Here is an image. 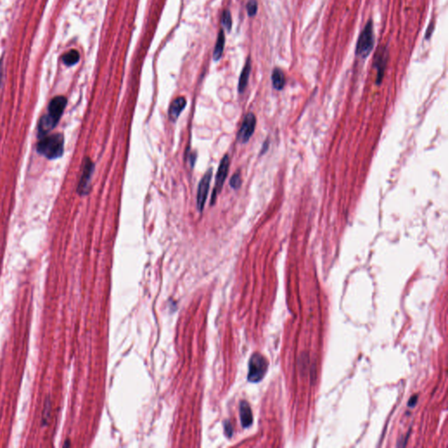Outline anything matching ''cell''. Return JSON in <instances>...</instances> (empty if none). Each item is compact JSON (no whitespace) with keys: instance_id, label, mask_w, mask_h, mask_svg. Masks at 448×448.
<instances>
[{"instance_id":"cell-1","label":"cell","mask_w":448,"mask_h":448,"mask_svg":"<svg viewBox=\"0 0 448 448\" xmlns=\"http://www.w3.org/2000/svg\"><path fill=\"white\" fill-rule=\"evenodd\" d=\"M67 98L64 96H56L51 100L48 105V113L41 116L38 124V137L41 138L55 128L62 117L67 106Z\"/></svg>"},{"instance_id":"cell-5","label":"cell","mask_w":448,"mask_h":448,"mask_svg":"<svg viewBox=\"0 0 448 448\" xmlns=\"http://www.w3.org/2000/svg\"><path fill=\"white\" fill-rule=\"evenodd\" d=\"M95 169V165L89 158H86L83 161L82 175L77 187V193L80 195H86L89 194L90 188V182L92 178L93 173Z\"/></svg>"},{"instance_id":"cell-6","label":"cell","mask_w":448,"mask_h":448,"mask_svg":"<svg viewBox=\"0 0 448 448\" xmlns=\"http://www.w3.org/2000/svg\"><path fill=\"white\" fill-rule=\"evenodd\" d=\"M229 168V158L228 155H225L223 158L222 161L220 162L219 168L217 170L216 176V184H215V188L213 190L212 197H211V205L216 202V197L219 194L222 188H223V184L226 181V177L228 175Z\"/></svg>"},{"instance_id":"cell-20","label":"cell","mask_w":448,"mask_h":448,"mask_svg":"<svg viewBox=\"0 0 448 448\" xmlns=\"http://www.w3.org/2000/svg\"><path fill=\"white\" fill-rule=\"evenodd\" d=\"M3 75H4L3 62H2V60H0V88H1V84H2V81H3Z\"/></svg>"},{"instance_id":"cell-2","label":"cell","mask_w":448,"mask_h":448,"mask_svg":"<svg viewBox=\"0 0 448 448\" xmlns=\"http://www.w3.org/2000/svg\"><path fill=\"white\" fill-rule=\"evenodd\" d=\"M38 154L48 160L62 157L64 153V137L62 133L44 136L41 138L36 147Z\"/></svg>"},{"instance_id":"cell-21","label":"cell","mask_w":448,"mask_h":448,"mask_svg":"<svg viewBox=\"0 0 448 448\" xmlns=\"http://www.w3.org/2000/svg\"><path fill=\"white\" fill-rule=\"evenodd\" d=\"M225 431H228V432H226V434H229V437L232 435V428H231V425L228 423V425H226L225 426Z\"/></svg>"},{"instance_id":"cell-12","label":"cell","mask_w":448,"mask_h":448,"mask_svg":"<svg viewBox=\"0 0 448 448\" xmlns=\"http://www.w3.org/2000/svg\"><path fill=\"white\" fill-rule=\"evenodd\" d=\"M250 70H251V63H250V59L248 58L245 65L243 67V71L240 75L239 83H238V90L240 93H243L244 89H246L249 77H250Z\"/></svg>"},{"instance_id":"cell-14","label":"cell","mask_w":448,"mask_h":448,"mask_svg":"<svg viewBox=\"0 0 448 448\" xmlns=\"http://www.w3.org/2000/svg\"><path fill=\"white\" fill-rule=\"evenodd\" d=\"M224 45H225V36H224V33H223V30H221L219 32L217 41H216L214 53H213V56H214L215 61H218L222 57L223 49H224Z\"/></svg>"},{"instance_id":"cell-3","label":"cell","mask_w":448,"mask_h":448,"mask_svg":"<svg viewBox=\"0 0 448 448\" xmlns=\"http://www.w3.org/2000/svg\"><path fill=\"white\" fill-rule=\"evenodd\" d=\"M375 44V35L372 20L367 22L365 28L361 33L356 48V55L360 58L366 59L372 51Z\"/></svg>"},{"instance_id":"cell-9","label":"cell","mask_w":448,"mask_h":448,"mask_svg":"<svg viewBox=\"0 0 448 448\" xmlns=\"http://www.w3.org/2000/svg\"><path fill=\"white\" fill-rule=\"evenodd\" d=\"M387 51L385 48H383L382 50H379L376 53L375 55V60H374V67L377 70V75H376V84H380L383 81V75H384V70L386 68Z\"/></svg>"},{"instance_id":"cell-15","label":"cell","mask_w":448,"mask_h":448,"mask_svg":"<svg viewBox=\"0 0 448 448\" xmlns=\"http://www.w3.org/2000/svg\"><path fill=\"white\" fill-rule=\"evenodd\" d=\"M80 60V55L78 51L76 50H71L69 53H67L63 56L62 61L64 62V64L67 66H73L76 64Z\"/></svg>"},{"instance_id":"cell-7","label":"cell","mask_w":448,"mask_h":448,"mask_svg":"<svg viewBox=\"0 0 448 448\" xmlns=\"http://www.w3.org/2000/svg\"><path fill=\"white\" fill-rule=\"evenodd\" d=\"M257 124V118L253 113H248L244 119H243L242 126L240 128L239 132L237 135L238 140L241 143H247L250 140V137L253 135Z\"/></svg>"},{"instance_id":"cell-10","label":"cell","mask_w":448,"mask_h":448,"mask_svg":"<svg viewBox=\"0 0 448 448\" xmlns=\"http://www.w3.org/2000/svg\"><path fill=\"white\" fill-rule=\"evenodd\" d=\"M240 418L243 428L250 427L253 422L252 411L246 401H242L240 403Z\"/></svg>"},{"instance_id":"cell-19","label":"cell","mask_w":448,"mask_h":448,"mask_svg":"<svg viewBox=\"0 0 448 448\" xmlns=\"http://www.w3.org/2000/svg\"><path fill=\"white\" fill-rule=\"evenodd\" d=\"M417 398H418L417 395H414V396H412V397L409 399V401H408V406L410 408L415 407V405H416L417 403Z\"/></svg>"},{"instance_id":"cell-17","label":"cell","mask_w":448,"mask_h":448,"mask_svg":"<svg viewBox=\"0 0 448 448\" xmlns=\"http://www.w3.org/2000/svg\"><path fill=\"white\" fill-rule=\"evenodd\" d=\"M241 184H242L241 174H240V172H237V173H236L235 175H233L231 179H230L229 185H230L231 188H234V189H238V188L241 187Z\"/></svg>"},{"instance_id":"cell-22","label":"cell","mask_w":448,"mask_h":448,"mask_svg":"<svg viewBox=\"0 0 448 448\" xmlns=\"http://www.w3.org/2000/svg\"><path fill=\"white\" fill-rule=\"evenodd\" d=\"M266 144H267V143H266V142H265V143H264V147H265V146H266ZM265 150H266V149H265V148H263V152H265Z\"/></svg>"},{"instance_id":"cell-4","label":"cell","mask_w":448,"mask_h":448,"mask_svg":"<svg viewBox=\"0 0 448 448\" xmlns=\"http://www.w3.org/2000/svg\"><path fill=\"white\" fill-rule=\"evenodd\" d=\"M268 370V361L259 353H255L249 362L248 380L251 383H258L263 379Z\"/></svg>"},{"instance_id":"cell-8","label":"cell","mask_w":448,"mask_h":448,"mask_svg":"<svg viewBox=\"0 0 448 448\" xmlns=\"http://www.w3.org/2000/svg\"><path fill=\"white\" fill-rule=\"evenodd\" d=\"M212 175V169H209V171L207 172L204 176L202 177V181L199 184L198 192H197V208H198L200 212H202L204 209L207 196L209 194Z\"/></svg>"},{"instance_id":"cell-13","label":"cell","mask_w":448,"mask_h":448,"mask_svg":"<svg viewBox=\"0 0 448 448\" xmlns=\"http://www.w3.org/2000/svg\"><path fill=\"white\" fill-rule=\"evenodd\" d=\"M271 82L272 86L277 90H282L285 85V76L283 71L279 69H275L271 74Z\"/></svg>"},{"instance_id":"cell-11","label":"cell","mask_w":448,"mask_h":448,"mask_svg":"<svg viewBox=\"0 0 448 448\" xmlns=\"http://www.w3.org/2000/svg\"><path fill=\"white\" fill-rule=\"evenodd\" d=\"M186 104H187L186 99L182 96V97H177L176 99L173 101V103H171L170 108H169V111H168L169 117H170V119L172 121L175 122V121L178 119V117L181 115V113L182 112V110H184Z\"/></svg>"},{"instance_id":"cell-16","label":"cell","mask_w":448,"mask_h":448,"mask_svg":"<svg viewBox=\"0 0 448 448\" xmlns=\"http://www.w3.org/2000/svg\"><path fill=\"white\" fill-rule=\"evenodd\" d=\"M222 24L227 30H230L232 27V18L229 11L225 10L222 15Z\"/></svg>"},{"instance_id":"cell-18","label":"cell","mask_w":448,"mask_h":448,"mask_svg":"<svg viewBox=\"0 0 448 448\" xmlns=\"http://www.w3.org/2000/svg\"><path fill=\"white\" fill-rule=\"evenodd\" d=\"M247 12L250 17H253L256 15L257 12V3L256 0H250V2L247 4Z\"/></svg>"}]
</instances>
